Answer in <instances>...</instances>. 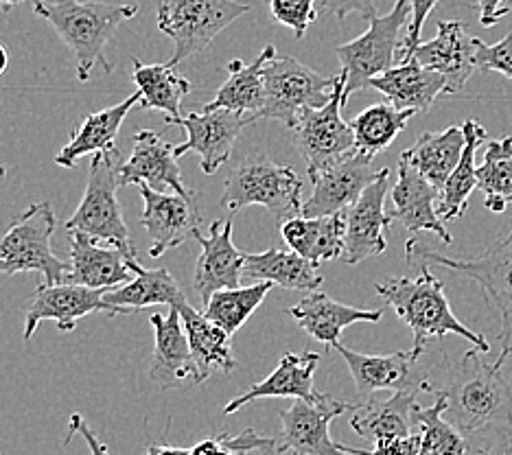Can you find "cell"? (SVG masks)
I'll return each instance as SVG.
<instances>
[{"label":"cell","instance_id":"6da1fadb","mask_svg":"<svg viewBox=\"0 0 512 455\" xmlns=\"http://www.w3.org/2000/svg\"><path fill=\"white\" fill-rule=\"evenodd\" d=\"M379 298H383L399 315V320L414 335V355L423 357L427 344L432 340H442L447 335H460L469 340L480 353H491L482 333L471 331L453 313L445 296V283L429 270V263H421V274L410 276H390L375 285Z\"/></svg>","mask_w":512,"mask_h":455},{"label":"cell","instance_id":"7a4b0ae2","mask_svg":"<svg viewBox=\"0 0 512 455\" xmlns=\"http://www.w3.org/2000/svg\"><path fill=\"white\" fill-rule=\"evenodd\" d=\"M480 355L484 353L473 346L458 364L447 359L445 377L432 392L445 396V418L464 438L488 425L512 420V390L502 368L486 364Z\"/></svg>","mask_w":512,"mask_h":455},{"label":"cell","instance_id":"3957f363","mask_svg":"<svg viewBox=\"0 0 512 455\" xmlns=\"http://www.w3.org/2000/svg\"><path fill=\"white\" fill-rule=\"evenodd\" d=\"M33 11L60 35L77 57V79L88 81L95 66L106 73L112 64L106 60V46L123 22L136 18L138 5L103 3V0H36Z\"/></svg>","mask_w":512,"mask_h":455},{"label":"cell","instance_id":"277c9868","mask_svg":"<svg viewBox=\"0 0 512 455\" xmlns=\"http://www.w3.org/2000/svg\"><path fill=\"white\" fill-rule=\"evenodd\" d=\"M405 252L410 261L442 265L480 285L486 300L493 302L497 313L502 315V329H499L502 350L495 359V366L502 368L512 355V230L506 239L493 243V248H488L477 259H451V256L425 248L418 239L407 241Z\"/></svg>","mask_w":512,"mask_h":455},{"label":"cell","instance_id":"5b68a950","mask_svg":"<svg viewBox=\"0 0 512 455\" xmlns=\"http://www.w3.org/2000/svg\"><path fill=\"white\" fill-rule=\"evenodd\" d=\"M263 206L274 215L276 224L298 217L302 210V180L292 167L274 165L270 158H248L232 169L224 184L221 206L230 213L241 208Z\"/></svg>","mask_w":512,"mask_h":455},{"label":"cell","instance_id":"8992f818","mask_svg":"<svg viewBox=\"0 0 512 455\" xmlns=\"http://www.w3.org/2000/svg\"><path fill=\"white\" fill-rule=\"evenodd\" d=\"M119 151L116 154H95L90 158L88 182L81 204L73 217L66 221L68 232H84V235L106 241L123 250L130 259H138L136 248L130 239V230L123 219V210L116 200L119 189Z\"/></svg>","mask_w":512,"mask_h":455},{"label":"cell","instance_id":"52a82bcc","mask_svg":"<svg viewBox=\"0 0 512 455\" xmlns=\"http://www.w3.org/2000/svg\"><path fill=\"white\" fill-rule=\"evenodd\" d=\"M55 232V210L49 202L31 204L25 213L11 221L0 235V274L40 272L44 283H64L71 263L62 261L51 248Z\"/></svg>","mask_w":512,"mask_h":455},{"label":"cell","instance_id":"ba28073f","mask_svg":"<svg viewBox=\"0 0 512 455\" xmlns=\"http://www.w3.org/2000/svg\"><path fill=\"white\" fill-rule=\"evenodd\" d=\"M250 5L237 0H162L158 5V29L171 38L169 64L178 66L206 51L217 35L248 14Z\"/></svg>","mask_w":512,"mask_h":455},{"label":"cell","instance_id":"9c48e42d","mask_svg":"<svg viewBox=\"0 0 512 455\" xmlns=\"http://www.w3.org/2000/svg\"><path fill=\"white\" fill-rule=\"evenodd\" d=\"M412 7L410 0H397L390 14L375 16L366 33L359 38L335 46V53L342 62V73L346 75L344 103L355 92L370 88V81L386 73L394 66L401 51V29L410 22Z\"/></svg>","mask_w":512,"mask_h":455},{"label":"cell","instance_id":"30bf717a","mask_svg":"<svg viewBox=\"0 0 512 455\" xmlns=\"http://www.w3.org/2000/svg\"><path fill=\"white\" fill-rule=\"evenodd\" d=\"M265 108L259 119L281 121L289 130L296 125L300 114L309 108H322L333 97L335 77H324L298 62L296 57L267 60L263 66Z\"/></svg>","mask_w":512,"mask_h":455},{"label":"cell","instance_id":"8fae6325","mask_svg":"<svg viewBox=\"0 0 512 455\" xmlns=\"http://www.w3.org/2000/svg\"><path fill=\"white\" fill-rule=\"evenodd\" d=\"M346 75H335L333 97L322 108H309L300 114L292 127V140L307 165L309 178L333 167L335 162L355 151V134L351 123L342 119Z\"/></svg>","mask_w":512,"mask_h":455},{"label":"cell","instance_id":"7c38bea8","mask_svg":"<svg viewBox=\"0 0 512 455\" xmlns=\"http://www.w3.org/2000/svg\"><path fill=\"white\" fill-rule=\"evenodd\" d=\"M351 403L331 399L324 394L320 401L294 399L289 410H278L281 416V436L276 438V453L296 455H351L342 449L340 442H333L329 427L337 416L353 412Z\"/></svg>","mask_w":512,"mask_h":455},{"label":"cell","instance_id":"4fadbf2b","mask_svg":"<svg viewBox=\"0 0 512 455\" xmlns=\"http://www.w3.org/2000/svg\"><path fill=\"white\" fill-rule=\"evenodd\" d=\"M346 361L351 370L357 392L372 396L375 392L412 390V392H434V381L427 377V370L421 368V357L414 350H399L392 355H364L337 342L333 346Z\"/></svg>","mask_w":512,"mask_h":455},{"label":"cell","instance_id":"5bb4252c","mask_svg":"<svg viewBox=\"0 0 512 455\" xmlns=\"http://www.w3.org/2000/svg\"><path fill=\"white\" fill-rule=\"evenodd\" d=\"M388 186L390 169L383 167L377 180L368 184L366 191L359 195V200L346 210L344 261L348 265H359L388 250L386 230L394 221L386 210Z\"/></svg>","mask_w":512,"mask_h":455},{"label":"cell","instance_id":"9a60e30c","mask_svg":"<svg viewBox=\"0 0 512 455\" xmlns=\"http://www.w3.org/2000/svg\"><path fill=\"white\" fill-rule=\"evenodd\" d=\"M250 123H254L252 116L204 105L202 112L182 116L178 123L186 130V140L176 147V156L182 158L195 151L200 156L202 171L213 175L230 158L239 134Z\"/></svg>","mask_w":512,"mask_h":455},{"label":"cell","instance_id":"2e32d148","mask_svg":"<svg viewBox=\"0 0 512 455\" xmlns=\"http://www.w3.org/2000/svg\"><path fill=\"white\" fill-rule=\"evenodd\" d=\"M372 160L359 151H351L346 158L335 162L333 167L316 173L311 178L313 193L302 202L300 215L305 217H327L335 213H346L366 186L377 180L379 171L372 169Z\"/></svg>","mask_w":512,"mask_h":455},{"label":"cell","instance_id":"e0dca14e","mask_svg":"<svg viewBox=\"0 0 512 455\" xmlns=\"http://www.w3.org/2000/svg\"><path fill=\"white\" fill-rule=\"evenodd\" d=\"M138 191H141L145 202L141 224L149 232L151 259H160L162 254L178 248V245L195 235L197 226L202 224L197 197L162 193L143 182L138 184Z\"/></svg>","mask_w":512,"mask_h":455},{"label":"cell","instance_id":"ac0fdd59","mask_svg":"<svg viewBox=\"0 0 512 455\" xmlns=\"http://www.w3.org/2000/svg\"><path fill=\"white\" fill-rule=\"evenodd\" d=\"M480 44L482 40L471 35L462 20H438L436 38L418 44L412 57L447 79V95H458L477 70Z\"/></svg>","mask_w":512,"mask_h":455},{"label":"cell","instance_id":"d6986e66","mask_svg":"<svg viewBox=\"0 0 512 455\" xmlns=\"http://www.w3.org/2000/svg\"><path fill=\"white\" fill-rule=\"evenodd\" d=\"M193 237L202 245L193 276V289L200 294L202 302H208L221 289L241 287L246 254H241L232 243V219L213 221L208 237L200 230H195Z\"/></svg>","mask_w":512,"mask_h":455},{"label":"cell","instance_id":"ffe728a7","mask_svg":"<svg viewBox=\"0 0 512 455\" xmlns=\"http://www.w3.org/2000/svg\"><path fill=\"white\" fill-rule=\"evenodd\" d=\"M149 322L154 326V357L149 364V379L162 390L182 388L184 383L195 385L197 368L178 307H171L167 315L151 313Z\"/></svg>","mask_w":512,"mask_h":455},{"label":"cell","instance_id":"44dd1931","mask_svg":"<svg viewBox=\"0 0 512 455\" xmlns=\"http://www.w3.org/2000/svg\"><path fill=\"white\" fill-rule=\"evenodd\" d=\"M390 195L394 204L390 215L407 232H434L445 245L453 243L447 224L438 215L440 191L405 158H399V180Z\"/></svg>","mask_w":512,"mask_h":455},{"label":"cell","instance_id":"7402d4cb","mask_svg":"<svg viewBox=\"0 0 512 455\" xmlns=\"http://www.w3.org/2000/svg\"><path fill=\"white\" fill-rule=\"evenodd\" d=\"M141 182L156 191L171 189L178 195L195 197V193L186 189L182 182L176 147L165 143L160 134L151 130L134 134L132 154L119 167V186Z\"/></svg>","mask_w":512,"mask_h":455},{"label":"cell","instance_id":"603a6c76","mask_svg":"<svg viewBox=\"0 0 512 455\" xmlns=\"http://www.w3.org/2000/svg\"><path fill=\"white\" fill-rule=\"evenodd\" d=\"M103 289H90L75 283H44L36 289L25 318V342L36 333L42 320H53L60 333H71L81 318L88 313L103 311Z\"/></svg>","mask_w":512,"mask_h":455},{"label":"cell","instance_id":"cb8c5ba5","mask_svg":"<svg viewBox=\"0 0 512 455\" xmlns=\"http://www.w3.org/2000/svg\"><path fill=\"white\" fill-rule=\"evenodd\" d=\"M71 237V272L64 283L110 291L136 276L130 256L106 241L92 239L84 232H68Z\"/></svg>","mask_w":512,"mask_h":455},{"label":"cell","instance_id":"d4e9b609","mask_svg":"<svg viewBox=\"0 0 512 455\" xmlns=\"http://www.w3.org/2000/svg\"><path fill=\"white\" fill-rule=\"evenodd\" d=\"M320 364L318 353H307L296 355V353H285L281 364L272 372L270 377L263 379L261 383H254L243 392L235 396L230 403H226L224 414H235L241 407H246L259 399H305V401H320L322 392L316 390V383H313V375H316V368Z\"/></svg>","mask_w":512,"mask_h":455},{"label":"cell","instance_id":"484cf974","mask_svg":"<svg viewBox=\"0 0 512 455\" xmlns=\"http://www.w3.org/2000/svg\"><path fill=\"white\" fill-rule=\"evenodd\" d=\"M418 392H392L388 399L368 396L364 403L353 407L351 427L357 436L379 442L388 438L412 436L418 431Z\"/></svg>","mask_w":512,"mask_h":455},{"label":"cell","instance_id":"4316f807","mask_svg":"<svg viewBox=\"0 0 512 455\" xmlns=\"http://www.w3.org/2000/svg\"><path fill=\"white\" fill-rule=\"evenodd\" d=\"M370 88L381 92L399 110L423 114L440 95H447V79L432 68H425L416 57H405L399 66L370 81Z\"/></svg>","mask_w":512,"mask_h":455},{"label":"cell","instance_id":"83f0119b","mask_svg":"<svg viewBox=\"0 0 512 455\" xmlns=\"http://www.w3.org/2000/svg\"><path fill=\"white\" fill-rule=\"evenodd\" d=\"M130 267L136 274L130 283L114 287L103 294V311L110 318H114V315H130L154 305L180 307L186 300L178 280L165 267L145 270L138 259H130Z\"/></svg>","mask_w":512,"mask_h":455},{"label":"cell","instance_id":"f1b7e54d","mask_svg":"<svg viewBox=\"0 0 512 455\" xmlns=\"http://www.w3.org/2000/svg\"><path fill=\"white\" fill-rule=\"evenodd\" d=\"M138 103H141V95L134 92L132 97H127L121 103L84 116L79 130L73 132L71 140H68L60 154L55 156V165L73 169L77 162L86 156L116 154V151H119L116 149V136H119L127 114L132 112V108H138Z\"/></svg>","mask_w":512,"mask_h":455},{"label":"cell","instance_id":"f546056e","mask_svg":"<svg viewBox=\"0 0 512 455\" xmlns=\"http://www.w3.org/2000/svg\"><path fill=\"white\" fill-rule=\"evenodd\" d=\"M287 313L298 322L302 331H307L313 340L327 346L340 342V335L355 322H379L383 318V309H357L351 305L333 300L322 291H309L298 305L289 307Z\"/></svg>","mask_w":512,"mask_h":455},{"label":"cell","instance_id":"4dcf8cb0","mask_svg":"<svg viewBox=\"0 0 512 455\" xmlns=\"http://www.w3.org/2000/svg\"><path fill=\"white\" fill-rule=\"evenodd\" d=\"M281 235L289 250L305 256L307 261L318 267L344 256L346 213L327 217H292L281 224Z\"/></svg>","mask_w":512,"mask_h":455},{"label":"cell","instance_id":"1f68e13d","mask_svg":"<svg viewBox=\"0 0 512 455\" xmlns=\"http://www.w3.org/2000/svg\"><path fill=\"white\" fill-rule=\"evenodd\" d=\"M182 315V324L186 337H189L191 355L197 368L195 385L211 379L215 372H232L237 368V359L232 355V342L224 329H219L215 322L206 318L204 313L191 307L189 302H182L178 307Z\"/></svg>","mask_w":512,"mask_h":455},{"label":"cell","instance_id":"d6a6232c","mask_svg":"<svg viewBox=\"0 0 512 455\" xmlns=\"http://www.w3.org/2000/svg\"><path fill=\"white\" fill-rule=\"evenodd\" d=\"M132 79L136 92L141 95V110H158L167 114V125H178L182 121L180 105L182 99L193 90V84L180 75L176 66L167 64H145L132 62Z\"/></svg>","mask_w":512,"mask_h":455},{"label":"cell","instance_id":"836d02e7","mask_svg":"<svg viewBox=\"0 0 512 455\" xmlns=\"http://www.w3.org/2000/svg\"><path fill=\"white\" fill-rule=\"evenodd\" d=\"M464 145H467V134L462 125H449L442 132H425L418 136L416 143L405 149L401 158L423 175L425 180L432 182L440 191L449 175L460 165Z\"/></svg>","mask_w":512,"mask_h":455},{"label":"cell","instance_id":"e575fe53","mask_svg":"<svg viewBox=\"0 0 512 455\" xmlns=\"http://www.w3.org/2000/svg\"><path fill=\"white\" fill-rule=\"evenodd\" d=\"M276 55L274 46H265L263 53L252 64H243L241 60H232L228 64V81L217 90L215 99L208 108H226L232 112L252 116L259 121V114L265 108V81L263 66Z\"/></svg>","mask_w":512,"mask_h":455},{"label":"cell","instance_id":"d590c367","mask_svg":"<svg viewBox=\"0 0 512 455\" xmlns=\"http://www.w3.org/2000/svg\"><path fill=\"white\" fill-rule=\"evenodd\" d=\"M243 276L252 280H270L283 289L318 291L324 278L316 272V265L294 250L267 248L259 254H246Z\"/></svg>","mask_w":512,"mask_h":455},{"label":"cell","instance_id":"8d00e7d4","mask_svg":"<svg viewBox=\"0 0 512 455\" xmlns=\"http://www.w3.org/2000/svg\"><path fill=\"white\" fill-rule=\"evenodd\" d=\"M462 127L464 134H467V145H464L460 165L453 169L438 197V215L445 224L447 221H456L467 213L469 197L477 189V149L482 147L484 140H488L486 130L477 121L469 119L462 123Z\"/></svg>","mask_w":512,"mask_h":455},{"label":"cell","instance_id":"74e56055","mask_svg":"<svg viewBox=\"0 0 512 455\" xmlns=\"http://www.w3.org/2000/svg\"><path fill=\"white\" fill-rule=\"evenodd\" d=\"M414 116V110H399L390 101L370 105V108L359 112L351 121L355 134V151L370 158L379 156L381 151H386L397 140V136L405 130Z\"/></svg>","mask_w":512,"mask_h":455},{"label":"cell","instance_id":"f35d334b","mask_svg":"<svg viewBox=\"0 0 512 455\" xmlns=\"http://www.w3.org/2000/svg\"><path fill=\"white\" fill-rule=\"evenodd\" d=\"M477 189L484 193V206L502 215L512 204V136L488 138L482 165L477 167Z\"/></svg>","mask_w":512,"mask_h":455},{"label":"cell","instance_id":"ab89813d","mask_svg":"<svg viewBox=\"0 0 512 455\" xmlns=\"http://www.w3.org/2000/svg\"><path fill=\"white\" fill-rule=\"evenodd\" d=\"M272 287L274 283L270 280H259L250 287L221 289L204 302V315L228 335H235L250 320V315L263 305Z\"/></svg>","mask_w":512,"mask_h":455},{"label":"cell","instance_id":"60d3db41","mask_svg":"<svg viewBox=\"0 0 512 455\" xmlns=\"http://www.w3.org/2000/svg\"><path fill=\"white\" fill-rule=\"evenodd\" d=\"M434 396V405H421L416 414L418 431H421V449H418V455H464L467 453V438L445 418V396Z\"/></svg>","mask_w":512,"mask_h":455},{"label":"cell","instance_id":"b9f144b4","mask_svg":"<svg viewBox=\"0 0 512 455\" xmlns=\"http://www.w3.org/2000/svg\"><path fill=\"white\" fill-rule=\"evenodd\" d=\"M270 11L274 22L292 29L298 40L305 38L309 27L318 20L316 0H270Z\"/></svg>","mask_w":512,"mask_h":455},{"label":"cell","instance_id":"7bdbcfd3","mask_svg":"<svg viewBox=\"0 0 512 455\" xmlns=\"http://www.w3.org/2000/svg\"><path fill=\"white\" fill-rule=\"evenodd\" d=\"M467 453L475 455H512V420L488 425L467 436Z\"/></svg>","mask_w":512,"mask_h":455},{"label":"cell","instance_id":"ee69618b","mask_svg":"<svg viewBox=\"0 0 512 455\" xmlns=\"http://www.w3.org/2000/svg\"><path fill=\"white\" fill-rule=\"evenodd\" d=\"M475 66L480 73H486V70H495V73L512 79V31L502 42H497L493 46L482 42L480 49H477Z\"/></svg>","mask_w":512,"mask_h":455},{"label":"cell","instance_id":"f6af8a7d","mask_svg":"<svg viewBox=\"0 0 512 455\" xmlns=\"http://www.w3.org/2000/svg\"><path fill=\"white\" fill-rule=\"evenodd\" d=\"M436 5H438V0H410L412 16H410V22H407V35H405L401 51H399L401 60H405V57H412L416 46L421 44L423 25Z\"/></svg>","mask_w":512,"mask_h":455},{"label":"cell","instance_id":"bcb514c9","mask_svg":"<svg viewBox=\"0 0 512 455\" xmlns=\"http://www.w3.org/2000/svg\"><path fill=\"white\" fill-rule=\"evenodd\" d=\"M342 449L351 455H418V449H421V431H416L412 436L379 440L375 442V449H355L346 445H342Z\"/></svg>","mask_w":512,"mask_h":455},{"label":"cell","instance_id":"7dc6e473","mask_svg":"<svg viewBox=\"0 0 512 455\" xmlns=\"http://www.w3.org/2000/svg\"><path fill=\"white\" fill-rule=\"evenodd\" d=\"M320 11L340 20L348 14H359L366 20H372L377 16V5L375 0H320Z\"/></svg>","mask_w":512,"mask_h":455},{"label":"cell","instance_id":"c3c4849f","mask_svg":"<svg viewBox=\"0 0 512 455\" xmlns=\"http://www.w3.org/2000/svg\"><path fill=\"white\" fill-rule=\"evenodd\" d=\"M75 434H79L81 438L86 440V445H88V449H90V455H112V453L108 451L106 442H103V440L95 434V431L90 429V425H88L86 420L81 418L79 414H73L71 420H68V434H66V440H64L66 445L73 440Z\"/></svg>","mask_w":512,"mask_h":455},{"label":"cell","instance_id":"681fc988","mask_svg":"<svg viewBox=\"0 0 512 455\" xmlns=\"http://www.w3.org/2000/svg\"><path fill=\"white\" fill-rule=\"evenodd\" d=\"M228 438H230L228 434L204 438L202 442H197V445L191 449V455H239L235 449L230 447Z\"/></svg>","mask_w":512,"mask_h":455},{"label":"cell","instance_id":"f907efd6","mask_svg":"<svg viewBox=\"0 0 512 455\" xmlns=\"http://www.w3.org/2000/svg\"><path fill=\"white\" fill-rule=\"evenodd\" d=\"M502 3L504 0H475V7L480 9L482 27H493L510 14V7H502Z\"/></svg>","mask_w":512,"mask_h":455},{"label":"cell","instance_id":"816d5d0a","mask_svg":"<svg viewBox=\"0 0 512 455\" xmlns=\"http://www.w3.org/2000/svg\"><path fill=\"white\" fill-rule=\"evenodd\" d=\"M147 455H191V449L171 447V445H151L147 449Z\"/></svg>","mask_w":512,"mask_h":455},{"label":"cell","instance_id":"f5cc1de1","mask_svg":"<svg viewBox=\"0 0 512 455\" xmlns=\"http://www.w3.org/2000/svg\"><path fill=\"white\" fill-rule=\"evenodd\" d=\"M9 68V53L3 44H0V77H3L7 73Z\"/></svg>","mask_w":512,"mask_h":455},{"label":"cell","instance_id":"db71d44e","mask_svg":"<svg viewBox=\"0 0 512 455\" xmlns=\"http://www.w3.org/2000/svg\"><path fill=\"white\" fill-rule=\"evenodd\" d=\"M20 3H25V0H0V14H7L11 7H16Z\"/></svg>","mask_w":512,"mask_h":455},{"label":"cell","instance_id":"11a10c76","mask_svg":"<svg viewBox=\"0 0 512 455\" xmlns=\"http://www.w3.org/2000/svg\"><path fill=\"white\" fill-rule=\"evenodd\" d=\"M5 175H7V167L0 165V178H5Z\"/></svg>","mask_w":512,"mask_h":455},{"label":"cell","instance_id":"9f6ffc18","mask_svg":"<svg viewBox=\"0 0 512 455\" xmlns=\"http://www.w3.org/2000/svg\"><path fill=\"white\" fill-rule=\"evenodd\" d=\"M292 455H296V453H292Z\"/></svg>","mask_w":512,"mask_h":455},{"label":"cell","instance_id":"6f0895ef","mask_svg":"<svg viewBox=\"0 0 512 455\" xmlns=\"http://www.w3.org/2000/svg\"><path fill=\"white\" fill-rule=\"evenodd\" d=\"M0 455H3V453H0Z\"/></svg>","mask_w":512,"mask_h":455}]
</instances>
